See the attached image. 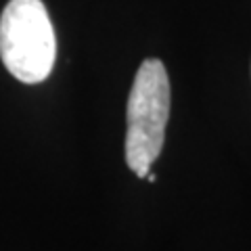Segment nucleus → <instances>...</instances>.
<instances>
[{
	"label": "nucleus",
	"mask_w": 251,
	"mask_h": 251,
	"mask_svg": "<svg viewBox=\"0 0 251 251\" xmlns=\"http://www.w3.org/2000/svg\"><path fill=\"white\" fill-rule=\"evenodd\" d=\"M170 117V77L159 59L138 67L128 99L126 163L138 178H147L166 140Z\"/></svg>",
	"instance_id": "f257e3e1"
},
{
	"label": "nucleus",
	"mask_w": 251,
	"mask_h": 251,
	"mask_svg": "<svg viewBox=\"0 0 251 251\" xmlns=\"http://www.w3.org/2000/svg\"><path fill=\"white\" fill-rule=\"evenodd\" d=\"M0 57L13 77L40 84L50 75L57 38L42 0H11L0 17Z\"/></svg>",
	"instance_id": "f03ea898"
}]
</instances>
